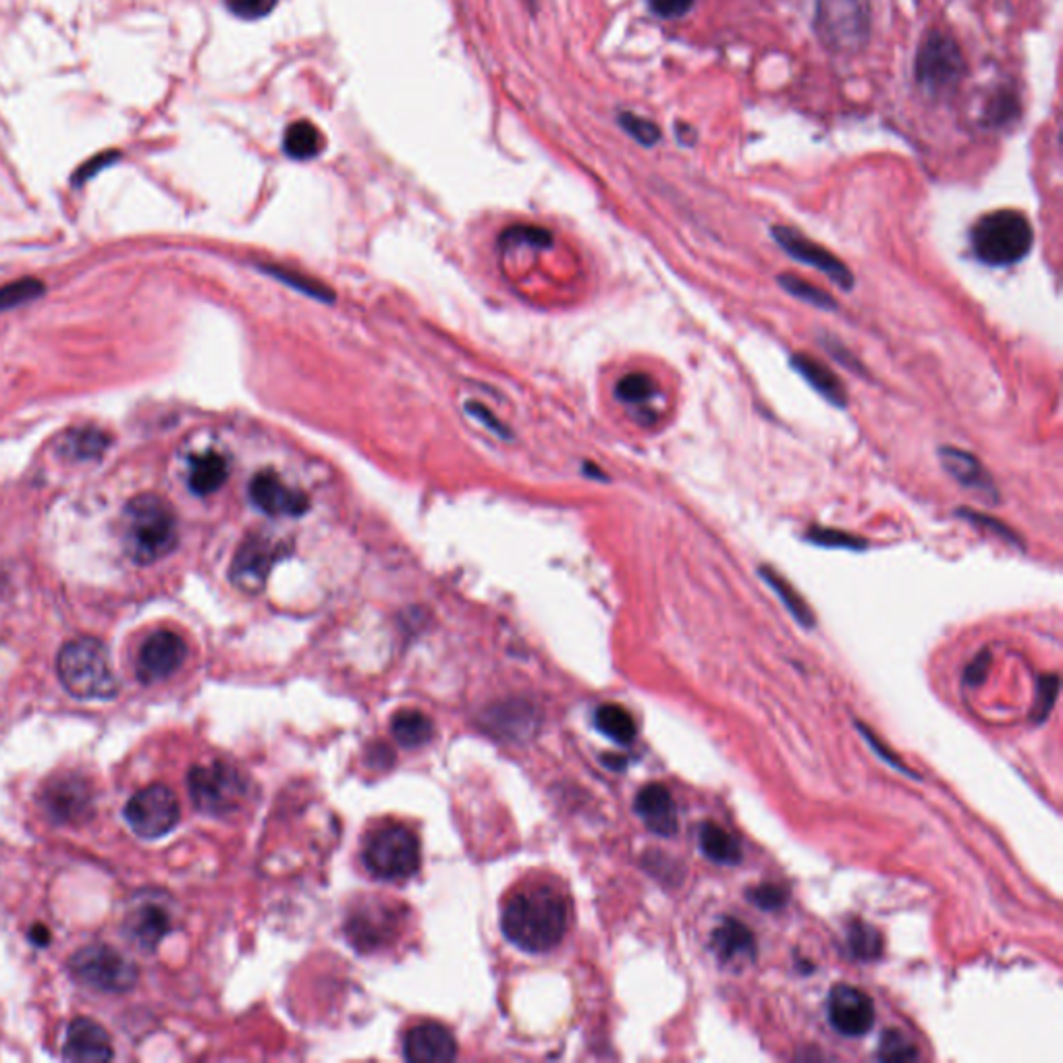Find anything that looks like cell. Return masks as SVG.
<instances>
[{
  "instance_id": "17",
  "label": "cell",
  "mask_w": 1063,
  "mask_h": 1063,
  "mask_svg": "<svg viewBox=\"0 0 1063 1063\" xmlns=\"http://www.w3.org/2000/svg\"><path fill=\"white\" fill-rule=\"evenodd\" d=\"M44 806L56 821H82L92 812V792L80 777L54 779L44 792Z\"/></svg>"
},
{
  "instance_id": "47",
  "label": "cell",
  "mask_w": 1063,
  "mask_h": 1063,
  "mask_svg": "<svg viewBox=\"0 0 1063 1063\" xmlns=\"http://www.w3.org/2000/svg\"><path fill=\"white\" fill-rule=\"evenodd\" d=\"M32 939H34V944H38V946H46V944L51 941V935H49L46 928L35 927L32 928Z\"/></svg>"
},
{
  "instance_id": "33",
  "label": "cell",
  "mask_w": 1063,
  "mask_h": 1063,
  "mask_svg": "<svg viewBox=\"0 0 1063 1063\" xmlns=\"http://www.w3.org/2000/svg\"><path fill=\"white\" fill-rule=\"evenodd\" d=\"M918 1051L910 1039L897 1029H887L878 1041V1060L883 1062H914Z\"/></svg>"
},
{
  "instance_id": "34",
  "label": "cell",
  "mask_w": 1063,
  "mask_h": 1063,
  "mask_svg": "<svg viewBox=\"0 0 1063 1063\" xmlns=\"http://www.w3.org/2000/svg\"><path fill=\"white\" fill-rule=\"evenodd\" d=\"M777 281L790 295L806 302V304L821 308V310H835V300L828 293H825L823 289L814 288L809 281H804L795 274H781Z\"/></svg>"
},
{
  "instance_id": "38",
  "label": "cell",
  "mask_w": 1063,
  "mask_h": 1063,
  "mask_svg": "<svg viewBox=\"0 0 1063 1063\" xmlns=\"http://www.w3.org/2000/svg\"><path fill=\"white\" fill-rule=\"evenodd\" d=\"M746 897L759 908V910L764 911H775L781 910L788 902V892L781 887V885H775V883H762L759 887H752L750 892H746Z\"/></svg>"
},
{
  "instance_id": "8",
  "label": "cell",
  "mask_w": 1063,
  "mask_h": 1063,
  "mask_svg": "<svg viewBox=\"0 0 1063 1063\" xmlns=\"http://www.w3.org/2000/svg\"><path fill=\"white\" fill-rule=\"evenodd\" d=\"M69 968L75 979L102 993H127L136 987V966L113 947H84L71 958Z\"/></svg>"
},
{
  "instance_id": "43",
  "label": "cell",
  "mask_w": 1063,
  "mask_h": 1063,
  "mask_svg": "<svg viewBox=\"0 0 1063 1063\" xmlns=\"http://www.w3.org/2000/svg\"><path fill=\"white\" fill-rule=\"evenodd\" d=\"M650 9L658 18L676 19L686 15L692 9L694 0H648Z\"/></svg>"
},
{
  "instance_id": "41",
  "label": "cell",
  "mask_w": 1063,
  "mask_h": 1063,
  "mask_svg": "<svg viewBox=\"0 0 1063 1063\" xmlns=\"http://www.w3.org/2000/svg\"><path fill=\"white\" fill-rule=\"evenodd\" d=\"M227 7L237 18L260 19L271 13L277 0H227Z\"/></svg>"
},
{
  "instance_id": "22",
  "label": "cell",
  "mask_w": 1063,
  "mask_h": 1063,
  "mask_svg": "<svg viewBox=\"0 0 1063 1063\" xmlns=\"http://www.w3.org/2000/svg\"><path fill=\"white\" fill-rule=\"evenodd\" d=\"M712 949L723 962H733L738 958H754L757 939L743 923L736 918H726L721 927H717L712 932Z\"/></svg>"
},
{
  "instance_id": "25",
  "label": "cell",
  "mask_w": 1063,
  "mask_h": 1063,
  "mask_svg": "<svg viewBox=\"0 0 1063 1063\" xmlns=\"http://www.w3.org/2000/svg\"><path fill=\"white\" fill-rule=\"evenodd\" d=\"M390 733L404 748H420L435 738V723L420 710H399L390 721Z\"/></svg>"
},
{
  "instance_id": "31",
  "label": "cell",
  "mask_w": 1063,
  "mask_h": 1063,
  "mask_svg": "<svg viewBox=\"0 0 1063 1063\" xmlns=\"http://www.w3.org/2000/svg\"><path fill=\"white\" fill-rule=\"evenodd\" d=\"M106 447H108V437L94 428L71 433L67 439L63 440V454L73 459H92V457L102 456Z\"/></svg>"
},
{
  "instance_id": "9",
  "label": "cell",
  "mask_w": 1063,
  "mask_h": 1063,
  "mask_svg": "<svg viewBox=\"0 0 1063 1063\" xmlns=\"http://www.w3.org/2000/svg\"><path fill=\"white\" fill-rule=\"evenodd\" d=\"M963 54L951 35L930 32L916 56V80L932 96L951 92L963 77Z\"/></svg>"
},
{
  "instance_id": "19",
  "label": "cell",
  "mask_w": 1063,
  "mask_h": 1063,
  "mask_svg": "<svg viewBox=\"0 0 1063 1063\" xmlns=\"http://www.w3.org/2000/svg\"><path fill=\"white\" fill-rule=\"evenodd\" d=\"M941 466L956 482H960L966 489L975 490L984 497L989 503H999V490L991 478V473L984 470L977 457L956 447H941L939 449Z\"/></svg>"
},
{
  "instance_id": "18",
  "label": "cell",
  "mask_w": 1063,
  "mask_h": 1063,
  "mask_svg": "<svg viewBox=\"0 0 1063 1063\" xmlns=\"http://www.w3.org/2000/svg\"><path fill=\"white\" fill-rule=\"evenodd\" d=\"M115 1055L108 1032L98 1022L77 1018L71 1022L65 1041V1060L69 1062H111Z\"/></svg>"
},
{
  "instance_id": "14",
  "label": "cell",
  "mask_w": 1063,
  "mask_h": 1063,
  "mask_svg": "<svg viewBox=\"0 0 1063 1063\" xmlns=\"http://www.w3.org/2000/svg\"><path fill=\"white\" fill-rule=\"evenodd\" d=\"M274 561H277V551L269 539L250 536L237 549L236 559L231 565V582L239 591L258 594L264 588Z\"/></svg>"
},
{
  "instance_id": "6",
  "label": "cell",
  "mask_w": 1063,
  "mask_h": 1063,
  "mask_svg": "<svg viewBox=\"0 0 1063 1063\" xmlns=\"http://www.w3.org/2000/svg\"><path fill=\"white\" fill-rule=\"evenodd\" d=\"M816 32L833 51H861L871 32L866 0H816Z\"/></svg>"
},
{
  "instance_id": "4",
  "label": "cell",
  "mask_w": 1063,
  "mask_h": 1063,
  "mask_svg": "<svg viewBox=\"0 0 1063 1063\" xmlns=\"http://www.w3.org/2000/svg\"><path fill=\"white\" fill-rule=\"evenodd\" d=\"M1032 225L1018 210H996L977 220L970 231L972 250L989 267H1010L1032 248Z\"/></svg>"
},
{
  "instance_id": "1",
  "label": "cell",
  "mask_w": 1063,
  "mask_h": 1063,
  "mask_svg": "<svg viewBox=\"0 0 1063 1063\" xmlns=\"http://www.w3.org/2000/svg\"><path fill=\"white\" fill-rule=\"evenodd\" d=\"M570 925V910L551 887H530L509 897L501 916L507 939L530 953H544L561 944Z\"/></svg>"
},
{
  "instance_id": "40",
  "label": "cell",
  "mask_w": 1063,
  "mask_h": 1063,
  "mask_svg": "<svg viewBox=\"0 0 1063 1063\" xmlns=\"http://www.w3.org/2000/svg\"><path fill=\"white\" fill-rule=\"evenodd\" d=\"M1060 694V677L1057 676H1043L1041 681H1039V700H1036V707H1034V719L1036 723H1043L1049 712L1053 709L1055 705V698Z\"/></svg>"
},
{
  "instance_id": "30",
  "label": "cell",
  "mask_w": 1063,
  "mask_h": 1063,
  "mask_svg": "<svg viewBox=\"0 0 1063 1063\" xmlns=\"http://www.w3.org/2000/svg\"><path fill=\"white\" fill-rule=\"evenodd\" d=\"M847 951L854 960L875 962L883 953V937L868 923H852L847 928Z\"/></svg>"
},
{
  "instance_id": "12",
  "label": "cell",
  "mask_w": 1063,
  "mask_h": 1063,
  "mask_svg": "<svg viewBox=\"0 0 1063 1063\" xmlns=\"http://www.w3.org/2000/svg\"><path fill=\"white\" fill-rule=\"evenodd\" d=\"M828 1022L844 1036L858 1039L875 1026L873 999L850 984H835L828 993Z\"/></svg>"
},
{
  "instance_id": "7",
  "label": "cell",
  "mask_w": 1063,
  "mask_h": 1063,
  "mask_svg": "<svg viewBox=\"0 0 1063 1063\" xmlns=\"http://www.w3.org/2000/svg\"><path fill=\"white\" fill-rule=\"evenodd\" d=\"M187 785L194 806L210 816L237 811L246 795L243 777L227 762L194 767L187 777Z\"/></svg>"
},
{
  "instance_id": "20",
  "label": "cell",
  "mask_w": 1063,
  "mask_h": 1063,
  "mask_svg": "<svg viewBox=\"0 0 1063 1063\" xmlns=\"http://www.w3.org/2000/svg\"><path fill=\"white\" fill-rule=\"evenodd\" d=\"M634 811L640 816L642 823L653 833L663 835V837L676 835L677 827H679L677 806L671 793L665 785H660V783L644 785L636 795Z\"/></svg>"
},
{
  "instance_id": "29",
  "label": "cell",
  "mask_w": 1063,
  "mask_h": 1063,
  "mask_svg": "<svg viewBox=\"0 0 1063 1063\" xmlns=\"http://www.w3.org/2000/svg\"><path fill=\"white\" fill-rule=\"evenodd\" d=\"M760 577L775 591L777 596L783 601L785 608L790 611L793 615V619L804 627H812L814 625V615H812L811 607L806 605V601L798 594V591H793L792 584L783 577L781 574L773 572L771 567H760Z\"/></svg>"
},
{
  "instance_id": "13",
  "label": "cell",
  "mask_w": 1063,
  "mask_h": 1063,
  "mask_svg": "<svg viewBox=\"0 0 1063 1063\" xmlns=\"http://www.w3.org/2000/svg\"><path fill=\"white\" fill-rule=\"evenodd\" d=\"M187 644L179 634L160 629L144 642L137 655V677L142 684L169 679L186 663Z\"/></svg>"
},
{
  "instance_id": "2",
  "label": "cell",
  "mask_w": 1063,
  "mask_h": 1063,
  "mask_svg": "<svg viewBox=\"0 0 1063 1063\" xmlns=\"http://www.w3.org/2000/svg\"><path fill=\"white\" fill-rule=\"evenodd\" d=\"M179 541L173 507L156 494H139L123 515V544L139 565L167 557Z\"/></svg>"
},
{
  "instance_id": "3",
  "label": "cell",
  "mask_w": 1063,
  "mask_h": 1063,
  "mask_svg": "<svg viewBox=\"0 0 1063 1063\" xmlns=\"http://www.w3.org/2000/svg\"><path fill=\"white\" fill-rule=\"evenodd\" d=\"M56 671L65 690L75 698L113 700L118 694L108 650L98 638L84 636L67 642L56 658Z\"/></svg>"
},
{
  "instance_id": "36",
  "label": "cell",
  "mask_w": 1063,
  "mask_h": 1063,
  "mask_svg": "<svg viewBox=\"0 0 1063 1063\" xmlns=\"http://www.w3.org/2000/svg\"><path fill=\"white\" fill-rule=\"evenodd\" d=\"M806 539L814 544H819V546H827V549L861 551L866 546V541H862L858 536H852V534L840 532V530H831V528H819V525H812L811 530L806 532Z\"/></svg>"
},
{
  "instance_id": "28",
  "label": "cell",
  "mask_w": 1063,
  "mask_h": 1063,
  "mask_svg": "<svg viewBox=\"0 0 1063 1063\" xmlns=\"http://www.w3.org/2000/svg\"><path fill=\"white\" fill-rule=\"evenodd\" d=\"M322 146H324V139H322L321 132L310 121L293 123L285 134V139H283L285 153L295 160H308V158L319 156Z\"/></svg>"
},
{
  "instance_id": "26",
  "label": "cell",
  "mask_w": 1063,
  "mask_h": 1063,
  "mask_svg": "<svg viewBox=\"0 0 1063 1063\" xmlns=\"http://www.w3.org/2000/svg\"><path fill=\"white\" fill-rule=\"evenodd\" d=\"M698 840H700L702 854H705L710 862L723 864V866H733V864H740V862H742V847H740L738 840H736L733 835L727 833L726 828L719 827V825H715V823H705V825L700 827Z\"/></svg>"
},
{
  "instance_id": "35",
  "label": "cell",
  "mask_w": 1063,
  "mask_h": 1063,
  "mask_svg": "<svg viewBox=\"0 0 1063 1063\" xmlns=\"http://www.w3.org/2000/svg\"><path fill=\"white\" fill-rule=\"evenodd\" d=\"M44 293V285L35 279H21L0 288V312L28 304Z\"/></svg>"
},
{
  "instance_id": "46",
  "label": "cell",
  "mask_w": 1063,
  "mask_h": 1063,
  "mask_svg": "<svg viewBox=\"0 0 1063 1063\" xmlns=\"http://www.w3.org/2000/svg\"><path fill=\"white\" fill-rule=\"evenodd\" d=\"M858 729H861L862 738H866V742H868V743H871V746H873V750H875V752H877V754H878V757H880V759L887 760V762H889V764H892V767H895V769H899V771H902V773H904V775L916 777V775H914V773H911V771H908V769H906V767H904V762H902V760L895 759L894 754H889V752H887V750H885V746H883V743L878 742L877 738H875V736H873V731H871V729H868V727L862 726V723H858Z\"/></svg>"
},
{
  "instance_id": "44",
  "label": "cell",
  "mask_w": 1063,
  "mask_h": 1063,
  "mask_svg": "<svg viewBox=\"0 0 1063 1063\" xmlns=\"http://www.w3.org/2000/svg\"><path fill=\"white\" fill-rule=\"evenodd\" d=\"M958 513H960L962 518H966V520H970V522L979 523V525H982V528H989V530H993V532H997L1001 539H1008V541L1013 542V544L1020 541V539L1013 534L1012 530H1010V528H1005V525L999 522V520L987 518V515L977 513V511H968V509H962V511H958Z\"/></svg>"
},
{
  "instance_id": "32",
  "label": "cell",
  "mask_w": 1063,
  "mask_h": 1063,
  "mask_svg": "<svg viewBox=\"0 0 1063 1063\" xmlns=\"http://www.w3.org/2000/svg\"><path fill=\"white\" fill-rule=\"evenodd\" d=\"M657 393V385L655 381L644 374V372H632V374H625L624 378L617 383L615 387V395L619 397V402H624L627 406H640V404H646L655 397Z\"/></svg>"
},
{
  "instance_id": "37",
  "label": "cell",
  "mask_w": 1063,
  "mask_h": 1063,
  "mask_svg": "<svg viewBox=\"0 0 1063 1063\" xmlns=\"http://www.w3.org/2000/svg\"><path fill=\"white\" fill-rule=\"evenodd\" d=\"M1015 117H1018V98L1013 96L1010 90L997 92L996 96L987 104L984 121L991 127H1001V125L1010 123Z\"/></svg>"
},
{
  "instance_id": "5",
  "label": "cell",
  "mask_w": 1063,
  "mask_h": 1063,
  "mask_svg": "<svg viewBox=\"0 0 1063 1063\" xmlns=\"http://www.w3.org/2000/svg\"><path fill=\"white\" fill-rule=\"evenodd\" d=\"M362 858L374 877L406 880L420 868V840L411 828L388 825L372 833Z\"/></svg>"
},
{
  "instance_id": "45",
  "label": "cell",
  "mask_w": 1063,
  "mask_h": 1063,
  "mask_svg": "<svg viewBox=\"0 0 1063 1063\" xmlns=\"http://www.w3.org/2000/svg\"><path fill=\"white\" fill-rule=\"evenodd\" d=\"M989 667H991V653L989 650H982L977 658L966 667V674H963V679L968 686H979L984 681V677L989 674Z\"/></svg>"
},
{
  "instance_id": "42",
  "label": "cell",
  "mask_w": 1063,
  "mask_h": 1063,
  "mask_svg": "<svg viewBox=\"0 0 1063 1063\" xmlns=\"http://www.w3.org/2000/svg\"><path fill=\"white\" fill-rule=\"evenodd\" d=\"M271 272H272V277H277V279H281L283 283H288V285H291V288L300 289L302 293H308V295H314V298H319V300H329V298H331V295H329V289L321 288L319 283H310V281H302V279L298 277V272L279 271V269H271Z\"/></svg>"
},
{
  "instance_id": "39",
  "label": "cell",
  "mask_w": 1063,
  "mask_h": 1063,
  "mask_svg": "<svg viewBox=\"0 0 1063 1063\" xmlns=\"http://www.w3.org/2000/svg\"><path fill=\"white\" fill-rule=\"evenodd\" d=\"M619 123L624 127L625 132L634 139H638L644 146H655L658 139H660V129L653 121L648 118L638 117V115H632V113H624L619 117Z\"/></svg>"
},
{
  "instance_id": "11",
  "label": "cell",
  "mask_w": 1063,
  "mask_h": 1063,
  "mask_svg": "<svg viewBox=\"0 0 1063 1063\" xmlns=\"http://www.w3.org/2000/svg\"><path fill=\"white\" fill-rule=\"evenodd\" d=\"M773 237L777 243L792 256L793 260L812 267L816 271L823 272L837 288L850 291L854 288V274L845 267L844 262L821 243L812 241L809 237L802 236L800 231L779 225L773 229Z\"/></svg>"
},
{
  "instance_id": "21",
  "label": "cell",
  "mask_w": 1063,
  "mask_h": 1063,
  "mask_svg": "<svg viewBox=\"0 0 1063 1063\" xmlns=\"http://www.w3.org/2000/svg\"><path fill=\"white\" fill-rule=\"evenodd\" d=\"M169 932V911L156 904H146L127 918V935L144 951H154Z\"/></svg>"
},
{
  "instance_id": "24",
  "label": "cell",
  "mask_w": 1063,
  "mask_h": 1063,
  "mask_svg": "<svg viewBox=\"0 0 1063 1063\" xmlns=\"http://www.w3.org/2000/svg\"><path fill=\"white\" fill-rule=\"evenodd\" d=\"M227 476H229L227 459L215 451H208L204 456L194 457L191 470H189V489L200 497L212 494L227 482Z\"/></svg>"
},
{
  "instance_id": "15",
  "label": "cell",
  "mask_w": 1063,
  "mask_h": 1063,
  "mask_svg": "<svg viewBox=\"0 0 1063 1063\" xmlns=\"http://www.w3.org/2000/svg\"><path fill=\"white\" fill-rule=\"evenodd\" d=\"M253 506L272 518H295L308 511L310 501L304 492L291 489L277 473H256L250 482Z\"/></svg>"
},
{
  "instance_id": "16",
  "label": "cell",
  "mask_w": 1063,
  "mask_h": 1063,
  "mask_svg": "<svg viewBox=\"0 0 1063 1063\" xmlns=\"http://www.w3.org/2000/svg\"><path fill=\"white\" fill-rule=\"evenodd\" d=\"M404 1055L411 1063L454 1062L457 1055L456 1036L437 1022H424L407 1032Z\"/></svg>"
},
{
  "instance_id": "10",
  "label": "cell",
  "mask_w": 1063,
  "mask_h": 1063,
  "mask_svg": "<svg viewBox=\"0 0 1063 1063\" xmlns=\"http://www.w3.org/2000/svg\"><path fill=\"white\" fill-rule=\"evenodd\" d=\"M179 800L175 792L163 783H154L134 793L125 806V821L139 837L146 840L167 835L179 823Z\"/></svg>"
},
{
  "instance_id": "23",
  "label": "cell",
  "mask_w": 1063,
  "mask_h": 1063,
  "mask_svg": "<svg viewBox=\"0 0 1063 1063\" xmlns=\"http://www.w3.org/2000/svg\"><path fill=\"white\" fill-rule=\"evenodd\" d=\"M792 366L802 374V378L816 393H821L833 406L845 407L847 395H845L844 383L821 359H816L812 355L798 354L792 357Z\"/></svg>"
},
{
  "instance_id": "27",
  "label": "cell",
  "mask_w": 1063,
  "mask_h": 1063,
  "mask_svg": "<svg viewBox=\"0 0 1063 1063\" xmlns=\"http://www.w3.org/2000/svg\"><path fill=\"white\" fill-rule=\"evenodd\" d=\"M594 726L603 736H607L608 740L622 746L636 740V721L622 705H601L594 712Z\"/></svg>"
}]
</instances>
